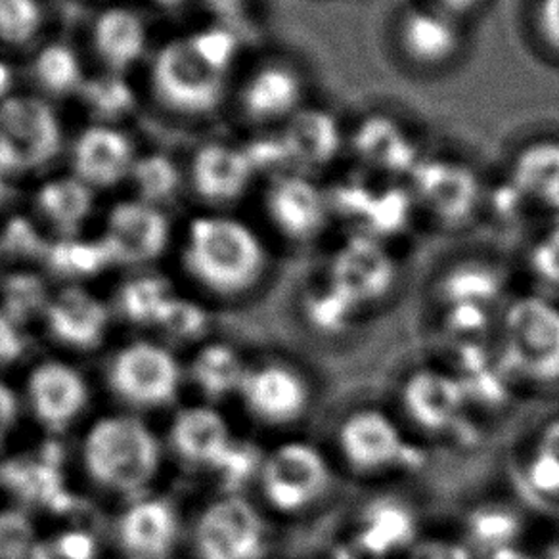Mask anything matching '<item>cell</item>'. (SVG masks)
Masks as SVG:
<instances>
[{
    "label": "cell",
    "mask_w": 559,
    "mask_h": 559,
    "mask_svg": "<svg viewBox=\"0 0 559 559\" xmlns=\"http://www.w3.org/2000/svg\"><path fill=\"white\" fill-rule=\"evenodd\" d=\"M396 45L404 60L419 70H439L460 55L464 35L460 20L429 4L404 10L396 22Z\"/></svg>",
    "instance_id": "obj_15"
},
{
    "label": "cell",
    "mask_w": 559,
    "mask_h": 559,
    "mask_svg": "<svg viewBox=\"0 0 559 559\" xmlns=\"http://www.w3.org/2000/svg\"><path fill=\"white\" fill-rule=\"evenodd\" d=\"M40 25L35 0H0V39L22 45L32 39Z\"/></svg>",
    "instance_id": "obj_41"
},
{
    "label": "cell",
    "mask_w": 559,
    "mask_h": 559,
    "mask_svg": "<svg viewBox=\"0 0 559 559\" xmlns=\"http://www.w3.org/2000/svg\"><path fill=\"white\" fill-rule=\"evenodd\" d=\"M10 81V70L4 66V63H0V96L9 91Z\"/></svg>",
    "instance_id": "obj_52"
},
{
    "label": "cell",
    "mask_w": 559,
    "mask_h": 559,
    "mask_svg": "<svg viewBox=\"0 0 559 559\" xmlns=\"http://www.w3.org/2000/svg\"><path fill=\"white\" fill-rule=\"evenodd\" d=\"M48 550L52 559H96L98 546L94 543L93 536L75 528L66 531L55 543L48 544Z\"/></svg>",
    "instance_id": "obj_46"
},
{
    "label": "cell",
    "mask_w": 559,
    "mask_h": 559,
    "mask_svg": "<svg viewBox=\"0 0 559 559\" xmlns=\"http://www.w3.org/2000/svg\"><path fill=\"white\" fill-rule=\"evenodd\" d=\"M0 253H2V249H0Z\"/></svg>",
    "instance_id": "obj_55"
},
{
    "label": "cell",
    "mask_w": 559,
    "mask_h": 559,
    "mask_svg": "<svg viewBox=\"0 0 559 559\" xmlns=\"http://www.w3.org/2000/svg\"><path fill=\"white\" fill-rule=\"evenodd\" d=\"M156 326L175 340H194L207 326L205 311L187 299L173 296L156 319Z\"/></svg>",
    "instance_id": "obj_40"
},
{
    "label": "cell",
    "mask_w": 559,
    "mask_h": 559,
    "mask_svg": "<svg viewBox=\"0 0 559 559\" xmlns=\"http://www.w3.org/2000/svg\"><path fill=\"white\" fill-rule=\"evenodd\" d=\"M207 4L228 25L241 24L248 9V0H207Z\"/></svg>",
    "instance_id": "obj_50"
},
{
    "label": "cell",
    "mask_w": 559,
    "mask_h": 559,
    "mask_svg": "<svg viewBox=\"0 0 559 559\" xmlns=\"http://www.w3.org/2000/svg\"><path fill=\"white\" fill-rule=\"evenodd\" d=\"M162 451L154 431L132 416H108L88 429L83 462L94 481L121 495L146 489L159 469Z\"/></svg>",
    "instance_id": "obj_3"
},
{
    "label": "cell",
    "mask_w": 559,
    "mask_h": 559,
    "mask_svg": "<svg viewBox=\"0 0 559 559\" xmlns=\"http://www.w3.org/2000/svg\"><path fill=\"white\" fill-rule=\"evenodd\" d=\"M134 180L148 202H165L177 190L179 173L167 157L150 156L134 165Z\"/></svg>",
    "instance_id": "obj_39"
},
{
    "label": "cell",
    "mask_w": 559,
    "mask_h": 559,
    "mask_svg": "<svg viewBox=\"0 0 559 559\" xmlns=\"http://www.w3.org/2000/svg\"><path fill=\"white\" fill-rule=\"evenodd\" d=\"M162 4H167V7H175V4H180L182 0H159Z\"/></svg>",
    "instance_id": "obj_54"
},
{
    "label": "cell",
    "mask_w": 559,
    "mask_h": 559,
    "mask_svg": "<svg viewBox=\"0 0 559 559\" xmlns=\"http://www.w3.org/2000/svg\"><path fill=\"white\" fill-rule=\"evenodd\" d=\"M396 263L383 241L353 234L328 264V292L355 317L385 301L396 286Z\"/></svg>",
    "instance_id": "obj_6"
},
{
    "label": "cell",
    "mask_w": 559,
    "mask_h": 559,
    "mask_svg": "<svg viewBox=\"0 0 559 559\" xmlns=\"http://www.w3.org/2000/svg\"><path fill=\"white\" fill-rule=\"evenodd\" d=\"M408 188L416 207L451 230L469 225L485 202L479 175L459 159L421 157Z\"/></svg>",
    "instance_id": "obj_7"
},
{
    "label": "cell",
    "mask_w": 559,
    "mask_h": 559,
    "mask_svg": "<svg viewBox=\"0 0 559 559\" xmlns=\"http://www.w3.org/2000/svg\"><path fill=\"white\" fill-rule=\"evenodd\" d=\"M4 483L27 502L60 508L68 506L70 492L66 489L62 472L52 456H24L10 462L4 469Z\"/></svg>",
    "instance_id": "obj_29"
},
{
    "label": "cell",
    "mask_w": 559,
    "mask_h": 559,
    "mask_svg": "<svg viewBox=\"0 0 559 559\" xmlns=\"http://www.w3.org/2000/svg\"><path fill=\"white\" fill-rule=\"evenodd\" d=\"M0 249L10 255L17 257H37L48 253L45 243L25 218H14L10 223L9 228L4 230V240L0 243Z\"/></svg>",
    "instance_id": "obj_45"
},
{
    "label": "cell",
    "mask_w": 559,
    "mask_h": 559,
    "mask_svg": "<svg viewBox=\"0 0 559 559\" xmlns=\"http://www.w3.org/2000/svg\"><path fill=\"white\" fill-rule=\"evenodd\" d=\"M109 385L132 406H162L171 403L180 383L177 358L156 343H131L111 360Z\"/></svg>",
    "instance_id": "obj_14"
},
{
    "label": "cell",
    "mask_w": 559,
    "mask_h": 559,
    "mask_svg": "<svg viewBox=\"0 0 559 559\" xmlns=\"http://www.w3.org/2000/svg\"><path fill=\"white\" fill-rule=\"evenodd\" d=\"M481 2L483 0H428L426 4L441 10L447 16L454 17V20H462V17L474 14L475 10L481 7Z\"/></svg>",
    "instance_id": "obj_51"
},
{
    "label": "cell",
    "mask_w": 559,
    "mask_h": 559,
    "mask_svg": "<svg viewBox=\"0 0 559 559\" xmlns=\"http://www.w3.org/2000/svg\"><path fill=\"white\" fill-rule=\"evenodd\" d=\"M0 559H52L25 513L0 510Z\"/></svg>",
    "instance_id": "obj_33"
},
{
    "label": "cell",
    "mask_w": 559,
    "mask_h": 559,
    "mask_svg": "<svg viewBox=\"0 0 559 559\" xmlns=\"http://www.w3.org/2000/svg\"><path fill=\"white\" fill-rule=\"evenodd\" d=\"M27 396L39 421L48 428H66L85 411L88 385L75 368L50 360L29 373Z\"/></svg>",
    "instance_id": "obj_21"
},
{
    "label": "cell",
    "mask_w": 559,
    "mask_h": 559,
    "mask_svg": "<svg viewBox=\"0 0 559 559\" xmlns=\"http://www.w3.org/2000/svg\"><path fill=\"white\" fill-rule=\"evenodd\" d=\"M39 207L60 230L73 233L93 207V194L78 180L50 182L40 190Z\"/></svg>",
    "instance_id": "obj_32"
},
{
    "label": "cell",
    "mask_w": 559,
    "mask_h": 559,
    "mask_svg": "<svg viewBox=\"0 0 559 559\" xmlns=\"http://www.w3.org/2000/svg\"><path fill=\"white\" fill-rule=\"evenodd\" d=\"M535 29L544 47L559 56V0H536Z\"/></svg>",
    "instance_id": "obj_47"
},
{
    "label": "cell",
    "mask_w": 559,
    "mask_h": 559,
    "mask_svg": "<svg viewBox=\"0 0 559 559\" xmlns=\"http://www.w3.org/2000/svg\"><path fill=\"white\" fill-rule=\"evenodd\" d=\"M194 546L200 559H264L269 525L255 504L233 492L200 513Z\"/></svg>",
    "instance_id": "obj_9"
},
{
    "label": "cell",
    "mask_w": 559,
    "mask_h": 559,
    "mask_svg": "<svg viewBox=\"0 0 559 559\" xmlns=\"http://www.w3.org/2000/svg\"><path fill=\"white\" fill-rule=\"evenodd\" d=\"M2 312L14 320L17 326L33 319L37 312H47L50 297L45 284L33 274H14L2 286Z\"/></svg>",
    "instance_id": "obj_37"
},
{
    "label": "cell",
    "mask_w": 559,
    "mask_h": 559,
    "mask_svg": "<svg viewBox=\"0 0 559 559\" xmlns=\"http://www.w3.org/2000/svg\"><path fill=\"white\" fill-rule=\"evenodd\" d=\"M177 531V515L159 498L134 502L119 521V540L132 558H164L175 544Z\"/></svg>",
    "instance_id": "obj_24"
},
{
    "label": "cell",
    "mask_w": 559,
    "mask_h": 559,
    "mask_svg": "<svg viewBox=\"0 0 559 559\" xmlns=\"http://www.w3.org/2000/svg\"><path fill=\"white\" fill-rule=\"evenodd\" d=\"M35 75L50 94L70 93L81 83L78 58L63 45H52L40 52L35 63Z\"/></svg>",
    "instance_id": "obj_38"
},
{
    "label": "cell",
    "mask_w": 559,
    "mask_h": 559,
    "mask_svg": "<svg viewBox=\"0 0 559 559\" xmlns=\"http://www.w3.org/2000/svg\"><path fill=\"white\" fill-rule=\"evenodd\" d=\"M304 98L301 71L289 63L272 62L249 78L241 91V109L253 123H286L304 108Z\"/></svg>",
    "instance_id": "obj_20"
},
{
    "label": "cell",
    "mask_w": 559,
    "mask_h": 559,
    "mask_svg": "<svg viewBox=\"0 0 559 559\" xmlns=\"http://www.w3.org/2000/svg\"><path fill=\"white\" fill-rule=\"evenodd\" d=\"M169 240L167 218L144 203H121L109 215L104 243L114 263H148Z\"/></svg>",
    "instance_id": "obj_19"
},
{
    "label": "cell",
    "mask_w": 559,
    "mask_h": 559,
    "mask_svg": "<svg viewBox=\"0 0 559 559\" xmlns=\"http://www.w3.org/2000/svg\"><path fill=\"white\" fill-rule=\"evenodd\" d=\"M17 411H20V404H17L16 393L4 381H0V436H7V431L14 426Z\"/></svg>",
    "instance_id": "obj_49"
},
{
    "label": "cell",
    "mask_w": 559,
    "mask_h": 559,
    "mask_svg": "<svg viewBox=\"0 0 559 559\" xmlns=\"http://www.w3.org/2000/svg\"><path fill=\"white\" fill-rule=\"evenodd\" d=\"M144 40L142 22L127 10H109L98 20L94 32L98 55L116 71L129 68L142 55Z\"/></svg>",
    "instance_id": "obj_30"
},
{
    "label": "cell",
    "mask_w": 559,
    "mask_h": 559,
    "mask_svg": "<svg viewBox=\"0 0 559 559\" xmlns=\"http://www.w3.org/2000/svg\"><path fill=\"white\" fill-rule=\"evenodd\" d=\"M0 175H2V173H0ZM7 190H9V188L4 187V182H2V179H0V203L4 202V198H7V194H9Z\"/></svg>",
    "instance_id": "obj_53"
},
{
    "label": "cell",
    "mask_w": 559,
    "mask_h": 559,
    "mask_svg": "<svg viewBox=\"0 0 559 559\" xmlns=\"http://www.w3.org/2000/svg\"><path fill=\"white\" fill-rule=\"evenodd\" d=\"M48 263L66 276H91L114 263L104 240L83 243V241H60L48 248Z\"/></svg>",
    "instance_id": "obj_35"
},
{
    "label": "cell",
    "mask_w": 559,
    "mask_h": 559,
    "mask_svg": "<svg viewBox=\"0 0 559 559\" xmlns=\"http://www.w3.org/2000/svg\"><path fill=\"white\" fill-rule=\"evenodd\" d=\"M238 395L249 416L271 429L301 424L314 403L311 378L289 360L249 366Z\"/></svg>",
    "instance_id": "obj_8"
},
{
    "label": "cell",
    "mask_w": 559,
    "mask_h": 559,
    "mask_svg": "<svg viewBox=\"0 0 559 559\" xmlns=\"http://www.w3.org/2000/svg\"><path fill=\"white\" fill-rule=\"evenodd\" d=\"M132 162L129 140L121 132L91 129L75 146V171L94 187H111L123 179Z\"/></svg>",
    "instance_id": "obj_27"
},
{
    "label": "cell",
    "mask_w": 559,
    "mask_h": 559,
    "mask_svg": "<svg viewBox=\"0 0 559 559\" xmlns=\"http://www.w3.org/2000/svg\"><path fill=\"white\" fill-rule=\"evenodd\" d=\"M280 136L288 150L294 171L312 175L326 169L342 154L345 144L337 117L322 108H304L289 117Z\"/></svg>",
    "instance_id": "obj_18"
},
{
    "label": "cell",
    "mask_w": 559,
    "mask_h": 559,
    "mask_svg": "<svg viewBox=\"0 0 559 559\" xmlns=\"http://www.w3.org/2000/svg\"><path fill=\"white\" fill-rule=\"evenodd\" d=\"M326 192L332 217L355 226V234L383 243L403 233L416 210L411 188L399 182L373 187L362 179H349L328 188Z\"/></svg>",
    "instance_id": "obj_10"
},
{
    "label": "cell",
    "mask_w": 559,
    "mask_h": 559,
    "mask_svg": "<svg viewBox=\"0 0 559 559\" xmlns=\"http://www.w3.org/2000/svg\"><path fill=\"white\" fill-rule=\"evenodd\" d=\"M83 96L94 114L100 117H119L132 106V93L121 79L104 78L83 86Z\"/></svg>",
    "instance_id": "obj_42"
},
{
    "label": "cell",
    "mask_w": 559,
    "mask_h": 559,
    "mask_svg": "<svg viewBox=\"0 0 559 559\" xmlns=\"http://www.w3.org/2000/svg\"><path fill=\"white\" fill-rule=\"evenodd\" d=\"M234 439L226 419L210 406H190L173 421L171 443L180 459L215 469L230 451Z\"/></svg>",
    "instance_id": "obj_23"
},
{
    "label": "cell",
    "mask_w": 559,
    "mask_h": 559,
    "mask_svg": "<svg viewBox=\"0 0 559 559\" xmlns=\"http://www.w3.org/2000/svg\"><path fill=\"white\" fill-rule=\"evenodd\" d=\"M527 271L535 286L531 294L559 304V221L528 249Z\"/></svg>",
    "instance_id": "obj_34"
},
{
    "label": "cell",
    "mask_w": 559,
    "mask_h": 559,
    "mask_svg": "<svg viewBox=\"0 0 559 559\" xmlns=\"http://www.w3.org/2000/svg\"><path fill=\"white\" fill-rule=\"evenodd\" d=\"M60 144V124L45 102L10 98L0 106V173L40 167L58 154Z\"/></svg>",
    "instance_id": "obj_11"
},
{
    "label": "cell",
    "mask_w": 559,
    "mask_h": 559,
    "mask_svg": "<svg viewBox=\"0 0 559 559\" xmlns=\"http://www.w3.org/2000/svg\"><path fill=\"white\" fill-rule=\"evenodd\" d=\"M187 269L203 288L221 297L255 289L269 271L263 240L234 218H200L188 240Z\"/></svg>",
    "instance_id": "obj_2"
},
{
    "label": "cell",
    "mask_w": 559,
    "mask_h": 559,
    "mask_svg": "<svg viewBox=\"0 0 559 559\" xmlns=\"http://www.w3.org/2000/svg\"><path fill=\"white\" fill-rule=\"evenodd\" d=\"M108 309L83 288H66L50 297L45 320L58 342L75 349H91L108 330Z\"/></svg>",
    "instance_id": "obj_22"
},
{
    "label": "cell",
    "mask_w": 559,
    "mask_h": 559,
    "mask_svg": "<svg viewBox=\"0 0 559 559\" xmlns=\"http://www.w3.org/2000/svg\"><path fill=\"white\" fill-rule=\"evenodd\" d=\"M264 504L284 518L319 510L335 487V464L319 444L289 439L264 452L257 474Z\"/></svg>",
    "instance_id": "obj_4"
},
{
    "label": "cell",
    "mask_w": 559,
    "mask_h": 559,
    "mask_svg": "<svg viewBox=\"0 0 559 559\" xmlns=\"http://www.w3.org/2000/svg\"><path fill=\"white\" fill-rule=\"evenodd\" d=\"M335 459L358 479H380L414 466L416 449L403 426L388 412L360 406L335 428Z\"/></svg>",
    "instance_id": "obj_5"
},
{
    "label": "cell",
    "mask_w": 559,
    "mask_h": 559,
    "mask_svg": "<svg viewBox=\"0 0 559 559\" xmlns=\"http://www.w3.org/2000/svg\"><path fill=\"white\" fill-rule=\"evenodd\" d=\"M24 349V337L16 322L0 311V366L17 360Z\"/></svg>",
    "instance_id": "obj_48"
},
{
    "label": "cell",
    "mask_w": 559,
    "mask_h": 559,
    "mask_svg": "<svg viewBox=\"0 0 559 559\" xmlns=\"http://www.w3.org/2000/svg\"><path fill=\"white\" fill-rule=\"evenodd\" d=\"M521 479L531 497L559 504V416L544 419L528 439L521 460Z\"/></svg>",
    "instance_id": "obj_28"
},
{
    "label": "cell",
    "mask_w": 559,
    "mask_h": 559,
    "mask_svg": "<svg viewBox=\"0 0 559 559\" xmlns=\"http://www.w3.org/2000/svg\"><path fill=\"white\" fill-rule=\"evenodd\" d=\"M171 297V289L165 280L140 276L127 282L121 289V309L127 319L140 324H156L159 312Z\"/></svg>",
    "instance_id": "obj_36"
},
{
    "label": "cell",
    "mask_w": 559,
    "mask_h": 559,
    "mask_svg": "<svg viewBox=\"0 0 559 559\" xmlns=\"http://www.w3.org/2000/svg\"><path fill=\"white\" fill-rule=\"evenodd\" d=\"M510 182L525 202L559 215V140H535L523 146L512 159Z\"/></svg>",
    "instance_id": "obj_26"
},
{
    "label": "cell",
    "mask_w": 559,
    "mask_h": 559,
    "mask_svg": "<svg viewBox=\"0 0 559 559\" xmlns=\"http://www.w3.org/2000/svg\"><path fill=\"white\" fill-rule=\"evenodd\" d=\"M248 368L234 347L225 343H211L195 355L192 378L205 395L225 399L240 393Z\"/></svg>",
    "instance_id": "obj_31"
},
{
    "label": "cell",
    "mask_w": 559,
    "mask_h": 559,
    "mask_svg": "<svg viewBox=\"0 0 559 559\" xmlns=\"http://www.w3.org/2000/svg\"><path fill=\"white\" fill-rule=\"evenodd\" d=\"M401 403L414 428L426 436H441L462 416L466 393L451 373L418 370L404 381Z\"/></svg>",
    "instance_id": "obj_17"
},
{
    "label": "cell",
    "mask_w": 559,
    "mask_h": 559,
    "mask_svg": "<svg viewBox=\"0 0 559 559\" xmlns=\"http://www.w3.org/2000/svg\"><path fill=\"white\" fill-rule=\"evenodd\" d=\"M154 86L169 108L202 116L217 109L225 94V73L211 68L194 47L173 43L157 58Z\"/></svg>",
    "instance_id": "obj_12"
},
{
    "label": "cell",
    "mask_w": 559,
    "mask_h": 559,
    "mask_svg": "<svg viewBox=\"0 0 559 559\" xmlns=\"http://www.w3.org/2000/svg\"><path fill=\"white\" fill-rule=\"evenodd\" d=\"M498 366L531 391L559 388V304L525 294L506 305L497 320Z\"/></svg>",
    "instance_id": "obj_1"
},
{
    "label": "cell",
    "mask_w": 559,
    "mask_h": 559,
    "mask_svg": "<svg viewBox=\"0 0 559 559\" xmlns=\"http://www.w3.org/2000/svg\"><path fill=\"white\" fill-rule=\"evenodd\" d=\"M349 148L358 164L388 179H408L421 159L411 132L385 114H373L357 123L350 132Z\"/></svg>",
    "instance_id": "obj_16"
},
{
    "label": "cell",
    "mask_w": 559,
    "mask_h": 559,
    "mask_svg": "<svg viewBox=\"0 0 559 559\" xmlns=\"http://www.w3.org/2000/svg\"><path fill=\"white\" fill-rule=\"evenodd\" d=\"M190 45L205 62L210 63L211 68L225 73L238 50V35L230 27L211 29V32L200 33L198 37L190 40Z\"/></svg>",
    "instance_id": "obj_43"
},
{
    "label": "cell",
    "mask_w": 559,
    "mask_h": 559,
    "mask_svg": "<svg viewBox=\"0 0 559 559\" xmlns=\"http://www.w3.org/2000/svg\"><path fill=\"white\" fill-rule=\"evenodd\" d=\"M195 192L213 203L238 200L248 190L255 175L246 150L211 144L198 152L194 159Z\"/></svg>",
    "instance_id": "obj_25"
},
{
    "label": "cell",
    "mask_w": 559,
    "mask_h": 559,
    "mask_svg": "<svg viewBox=\"0 0 559 559\" xmlns=\"http://www.w3.org/2000/svg\"><path fill=\"white\" fill-rule=\"evenodd\" d=\"M264 207L274 230L297 248L319 240L334 218L326 190L304 173H286L271 179Z\"/></svg>",
    "instance_id": "obj_13"
},
{
    "label": "cell",
    "mask_w": 559,
    "mask_h": 559,
    "mask_svg": "<svg viewBox=\"0 0 559 559\" xmlns=\"http://www.w3.org/2000/svg\"><path fill=\"white\" fill-rule=\"evenodd\" d=\"M246 154H248L255 173H266V175H271V179L286 175V173H294L288 150H286V144L280 136V132L251 142V146L246 148Z\"/></svg>",
    "instance_id": "obj_44"
}]
</instances>
